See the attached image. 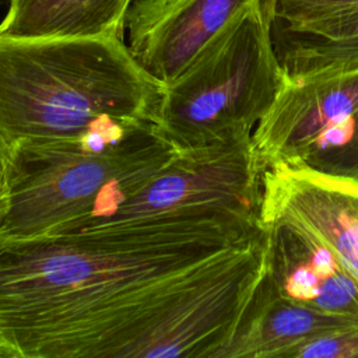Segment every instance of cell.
Masks as SVG:
<instances>
[{
	"label": "cell",
	"instance_id": "1",
	"mask_svg": "<svg viewBox=\"0 0 358 358\" xmlns=\"http://www.w3.org/2000/svg\"><path fill=\"white\" fill-rule=\"evenodd\" d=\"M260 232L183 213L0 239V336L20 358H211L257 280Z\"/></svg>",
	"mask_w": 358,
	"mask_h": 358
},
{
	"label": "cell",
	"instance_id": "2",
	"mask_svg": "<svg viewBox=\"0 0 358 358\" xmlns=\"http://www.w3.org/2000/svg\"><path fill=\"white\" fill-rule=\"evenodd\" d=\"M165 84L116 36H0V141L70 137L109 120L154 122Z\"/></svg>",
	"mask_w": 358,
	"mask_h": 358
},
{
	"label": "cell",
	"instance_id": "3",
	"mask_svg": "<svg viewBox=\"0 0 358 358\" xmlns=\"http://www.w3.org/2000/svg\"><path fill=\"white\" fill-rule=\"evenodd\" d=\"M176 152L154 122L103 120L10 148L0 239L87 227L137 193Z\"/></svg>",
	"mask_w": 358,
	"mask_h": 358
},
{
	"label": "cell",
	"instance_id": "4",
	"mask_svg": "<svg viewBox=\"0 0 358 358\" xmlns=\"http://www.w3.org/2000/svg\"><path fill=\"white\" fill-rule=\"evenodd\" d=\"M284 71L264 0H252L168 85L157 126L176 150L250 138Z\"/></svg>",
	"mask_w": 358,
	"mask_h": 358
},
{
	"label": "cell",
	"instance_id": "5",
	"mask_svg": "<svg viewBox=\"0 0 358 358\" xmlns=\"http://www.w3.org/2000/svg\"><path fill=\"white\" fill-rule=\"evenodd\" d=\"M260 201L262 171L255 161L250 137L176 150L137 193L83 228L183 213L227 214L259 221Z\"/></svg>",
	"mask_w": 358,
	"mask_h": 358
},
{
	"label": "cell",
	"instance_id": "6",
	"mask_svg": "<svg viewBox=\"0 0 358 358\" xmlns=\"http://www.w3.org/2000/svg\"><path fill=\"white\" fill-rule=\"evenodd\" d=\"M282 224L327 248L358 292V189L299 165L262 173L259 224Z\"/></svg>",
	"mask_w": 358,
	"mask_h": 358
},
{
	"label": "cell",
	"instance_id": "7",
	"mask_svg": "<svg viewBox=\"0 0 358 358\" xmlns=\"http://www.w3.org/2000/svg\"><path fill=\"white\" fill-rule=\"evenodd\" d=\"M358 112V67L301 77L282 83L252 134L259 169L296 162L322 133Z\"/></svg>",
	"mask_w": 358,
	"mask_h": 358
},
{
	"label": "cell",
	"instance_id": "8",
	"mask_svg": "<svg viewBox=\"0 0 358 358\" xmlns=\"http://www.w3.org/2000/svg\"><path fill=\"white\" fill-rule=\"evenodd\" d=\"M252 0H134L126 18L127 46L168 85Z\"/></svg>",
	"mask_w": 358,
	"mask_h": 358
},
{
	"label": "cell",
	"instance_id": "9",
	"mask_svg": "<svg viewBox=\"0 0 358 358\" xmlns=\"http://www.w3.org/2000/svg\"><path fill=\"white\" fill-rule=\"evenodd\" d=\"M358 326V317L281 296L264 273L220 358H291L305 343Z\"/></svg>",
	"mask_w": 358,
	"mask_h": 358
},
{
	"label": "cell",
	"instance_id": "10",
	"mask_svg": "<svg viewBox=\"0 0 358 358\" xmlns=\"http://www.w3.org/2000/svg\"><path fill=\"white\" fill-rule=\"evenodd\" d=\"M260 227L266 234V268L281 296L358 317V292L327 248L282 224Z\"/></svg>",
	"mask_w": 358,
	"mask_h": 358
},
{
	"label": "cell",
	"instance_id": "11",
	"mask_svg": "<svg viewBox=\"0 0 358 358\" xmlns=\"http://www.w3.org/2000/svg\"><path fill=\"white\" fill-rule=\"evenodd\" d=\"M273 41L287 77L358 67V6L296 21H273Z\"/></svg>",
	"mask_w": 358,
	"mask_h": 358
},
{
	"label": "cell",
	"instance_id": "12",
	"mask_svg": "<svg viewBox=\"0 0 358 358\" xmlns=\"http://www.w3.org/2000/svg\"><path fill=\"white\" fill-rule=\"evenodd\" d=\"M134 0H8L0 20L7 38H126Z\"/></svg>",
	"mask_w": 358,
	"mask_h": 358
},
{
	"label": "cell",
	"instance_id": "13",
	"mask_svg": "<svg viewBox=\"0 0 358 358\" xmlns=\"http://www.w3.org/2000/svg\"><path fill=\"white\" fill-rule=\"evenodd\" d=\"M289 164L303 166L358 189V112L352 117L351 133L347 143L337 148L309 154L301 161Z\"/></svg>",
	"mask_w": 358,
	"mask_h": 358
},
{
	"label": "cell",
	"instance_id": "14",
	"mask_svg": "<svg viewBox=\"0 0 358 358\" xmlns=\"http://www.w3.org/2000/svg\"><path fill=\"white\" fill-rule=\"evenodd\" d=\"M291 358H358V326L310 340L298 347Z\"/></svg>",
	"mask_w": 358,
	"mask_h": 358
},
{
	"label": "cell",
	"instance_id": "15",
	"mask_svg": "<svg viewBox=\"0 0 358 358\" xmlns=\"http://www.w3.org/2000/svg\"><path fill=\"white\" fill-rule=\"evenodd\" d=\"M271 21H296L358 6V0H264Z\"/></svg>",
	"mask_w": 358,
	"mask_h": 358
},
{
	"label": "cell",
	"instance_id": "16",
	"mask_svg": "<svg viewBox=\"0 0 358 358\" xmlns=\"http://www.w3.org/2000/svg\"><path fill=\"white\" fill-rule=\"evenodd\" d=\"M8 171H10V151L0 141V200L1 201L6 200Z\"/></svg>",
	"mask_w": 358,
	"mask_h": 358
},
{
	"label": "cell",
	"instance_id": "17",
	"mask_svg": "<svg viewBox=\"0 0 358 358\" xmlns=\"http://www.w3.org/2000/svg\"><path fill=\"white\" fill-rule=\"evenodd\" d=\"M0 358H20L18 352L0 336Z\"/></svg>",
	"mask_w": 358,
	"mask_h": 358
},
{
	"label": "cell",
	"instance_id": "18",
	"mask_svg": "<svg viewBox=\"0 0 358 358\" xmlns=\"http://www.w3.org/2000/svg\"><path fill=\"white\" fill-rule=\"evenodd\" d=\"M3 207H4V201L0 200V214H1V211H3Z\"/></svg>",
	"mask_w": 358,
	"mask_h": 358
}]
</instances>
